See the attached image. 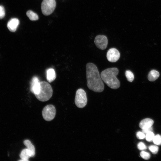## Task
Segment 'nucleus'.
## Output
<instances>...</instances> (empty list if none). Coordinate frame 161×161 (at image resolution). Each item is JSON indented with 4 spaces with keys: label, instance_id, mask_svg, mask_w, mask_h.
I'll use <instances>...</instances> for the list:
<instances>
[{
    "label": "nucleus",
    "instance_id": "1a4fd4ad",
    "mask_svg": "<svg viewBox=\"0 0 161 161\" xmlns=\"http://www.w3.org/2000/svg\"><path fill=\"white\" fill-rule=\"evenodd\" d=\"M40 82L37 76H34L32 79L30 88L31 92L35 95L38 94L40 89Z\"/></svg>",
    "mask_w": 161,
    "mask_h": 161
},
{
    "label": "nucleus",
    "instance_id": "39448f33",
    "mask_svg": "<svg viewBox=\"0 0 161 161\" xmlns=\"http://www.w3.org/2000/svg\"><path fill=\"white\" fill-rule=\"evenodd\" d=\"M56 5L55 0H43L41 4V10L44 15L48 16L54 10Z\"/></svg>",
    "mask_w": 161,
    "mask_h": 161
},
{
    "label": "nucleus",
    "instance_id": "f03ea898",
    "mask_svg": "<svg viewBox=\"0 0 161 161\" xmlns=\"http://www.w3.org/2000/svg\"><path fill=\"white\" fill-rule=\"evenodd\" d=\"M119 70L116 67L106 69L103 71L100 76L103 81L110 88L117 89L120 86V82L116 77Z\"/></svg>",
    "mask_w": 161,
    "mask_h": 161
},
{
    "label": "nucleus",
    "instance_id": "aec40b11",
    "mask_svg": "<svg viewBox=\"0 0 161 161\" xmlns=\"http://www.w3.org/2000/svg\"><path fill=\"white\" fill-rule=\"evenodd\" d=\"M149 149L153 154H155L158 152L159 148L157 145H151L149 147Z\"/></svg>",
    "mask_w": 161,
    "mask_h": 161
},
{
    "label": "nucleus",
    "instance_id": "20e7f679",
    "mask_svg": "<svg viewBox=\"0 0 161 161\" xmlns=\"http://www.w3.org/2000/svg\"><path fill=\"white\" fill-rule=\"evenodd\" d=\"M87 98L86 92L83 89L80 88L76 91L75 100V103L79 108L84 107L87 103Z\"/></svg>",
    "mask_w": 161,
    "mask_h": 161
},
{
    "label": "nucleus",
    "instance_id": "dca6fc26",
    "mask_svg": "<svg viewBox=\"0 0 161 161\" xmlns=\"http://www.w3.org/2000/svg\"><path fill=\"white\" fill-rule=\"evenodd\" d=\"M26 15L29 19L31 21H35L38 19V15L32 10H29L27 11Z\"/></svg>",
    "mask_w": 161,
    "mask_h": 161
},
{
    "label": "nucleus",
    "instance_id": "9b49d317",
    "mask_svg": "<svg viewBox=\"0 0 161 161\" xmlns=\"http://www.w3.org/2000/svg\"><path fill=\"white\" fill-rule=\"evenodd\" d=\"M31 152L27 148L23 149L21 151L20 157L21 160L19 161H28V159L30 157H33Z\"/></svg>",
    "mask_w": 161,
    "mask_h": 161
},
{
    "label": "nucleus",
    "instance_id": "f8f14e48",
    "mask_svg": "<svg viewBox=\"0 0 161 161\" xmlns=\"http://www.w3.org/2000/svg\"><path fill=\"white\" fill-rule=\"evenodd\" d=\"M154 122L150 118H145L142 120L140 123L139 126L142 129H144L152 126Z\"/></svg>",
    "mask_w": 161,
    "mask_h": 161
},
{
    "label": "nucleus",
    "instance_id": "393cba45",
    "mask_svg": "<svg viewBox=\"0 0 161 161\" xmlns=\"http://www.w3.org/2000/svg\"><path fill=\"white\" fill-rule=\"evenodd\" d=\"M142 131L144 134H146L150 132H153V129L151 126L150 127L142 129Z\"/></svg>",
    "mask_w": 161,
    "mask_h": 161
},
{
    "label": "nucleus",
    "instance_id": "a211bd4d",
    "mask_svg": "<svg viewBox=\"0 0 161 161\" xmlns=\"http://www.w3.org/2000/svg\"><path fill=\"white\" fill-rule=\"evenodd\" d=\"M154 143L158 145H161V136L157 134L154 136L153 140Z\"/></svg>",
    "mask_w": 161,
    "mask_h": 161
},
{
    "label": "nucleus",
    "instance_id": "4be33fe9",
    "mask_svg": "<svg viewBox=\"0 0 161 161\" xmlns=\"http://www.w3.org/2000/svg\"><path fill=\"white\" fill-rule=\"evenodd\" d=\"M5 16V11L4 7L0 5V19L4 18Z\"/></svg>",
    "mask_w": 161,
    "mask_h": 161
},
{
    "label": "nucleus",
    "instance_id": "7ed1b4c3",
    "mask_svg": "<svg viewBox=\"0 0 161 161\" xmlns=\"http://www.w3.org/2000/svg\"><path fill=\"white\" fill-rule=\"evenodd\" d=\"M53 90L52 86L45 81L40 82V89L38 94L35 95L39 101L45 102L49 100L52 97Z\"/></svg>",
    "mask_w": 161,
    "mask_h": 161
},
{
    "label": "nucleus",
    "instance_id": "b1692460",
    "mask_svg": "<svg viewBox=\"0 0 161 161\" xmlns=\"http://www.w3.org/2000/svg\"><path fill=\"white\" fill-rule=\"evenodd\" d=\"M138 148L140 150H143L146 148V146L143 142H141L138 143L137 145Z\"/></svg>",
    "mask_w": 161,
    "mask_h": 161
},
{
    "label": "nucleus",
    "instance_id": "423d86ee",
    "mask_svg": "<svg viewBox=\"0 0 161 161\" xmlns=\"http://www.w3.org/2000/svg\"><path fill=\"white\" fill-rule=\"evenodd\" d=\"M42 113L44 120L47 121H51L55 117V108L52 105H48L43 108Z\"/></svg>",
    "mask_w": 161,
    "mask_h": 161
},
{
    "label": "nucleus",
    "instance_id": "0eeeda50",
    "mask_svg": "<svg viewBox=\"0 0 161 161\" xmlns=\"http://www.w3.org/2000/svg\"><path fill=\"white\" fill-rule=\"evenodd\" d=\"M94 43L98 48L101 50H104L106 49L107 47L108 39L105 35H98L95 37Z\"/></svg>",
    "mask_w": 161,
    "mask_h": 161
},
{
    "label": "nucleus",
    "instance_id": "6ab92c4d",
    "mask_svg": "<svg viewBox=\"0 0 161 161\" xmlns=\"http://www.w3.org/2000/svg\"><path fill=\"white\" fill-rule=\"evenodd\" d=\"M154 137V134L153 132H149L146 134V140L148 141L151 142L153 140Z\"/></svg>",
    "mask_w": 161,
    "mask_h": 161
},
{
    "label": "nucleus",
    "instance_id": "2eb2a0df",
    "mask_svg": "<svg viewBox=\"0 0 161 161\" xmlns=\"http://www.w3.org/2000/svg\"><path fill=\"white\" fill-rule=\"evenodd\" d=\"M24 144L27 147V148L30 150L34 156L35 155V149L34 145L31 141L28 140H26L23 141Z\"/></svg>",
    "mask_w": 161,
    "mask_h": 161
},
{
    "label": "nucleus",
    "instance_id": "4468645a",
    "mask_svg": "<svg viewBox=\"0 0 161 161\" xmlns=\"http://www.w3.org/2000/svg\"><path fill=\"white\" fill-rule=\"evenodd\" d=\"M159 72L155 70H151L149 72L148 75V80L150 81H154L159 77Z\"/></svg>",
    "mask_w": 161,
    "mask_h": 161
},
{
    "label": "nucleus",
    "instance_id": "9d476101",
    "mask_svg": "<svg viewBox=\"0 0 161 161\" xmlns=\"http://www.w3.org/2000/svg\"><path fill=\"white\" fill-rule=\"evenodd\" d=\"M19 23V21L18 18H12L8 22L7 26L10 31L15 32L16 30Z\"/></svg>",
    "mask_w": 161,
    "mask_h": 161
},
{
    "label": "nucleus",
    "instance_id": "f3484780",
    "mask_svg": "<svg viewBox=\"0 0 161 161\" xmlns=\"http://www.w3.org/2000/svg\"><path fill=\"white\" fill-rule=\"evenodd\" d=\"M125 74L128 81L131 82L133 80L134 78V75L131 71L129 70H126Z\"/></svg>",
    "mask_w": 161,
    "mask_h": 161
},
{
    "label": "nucleus",
    "instance_id": "f257e3e1",
    "mask_svg": "<svg viewBox=\"0 0 161 161\" xmlns=\"http://www.w3.org/2000/svg\"><path fill=\"white\" fill-rule=\"evenodd\" d=\"M87 86L92 91L101 92L104 89L103 80L97 68L94 64L87 63L86 66Z\"/></svg>",
    "mask_w": 161,
    "mask_h": 161
},
{
    "label": "nucleus",
    "instance_id": "ddd939ff",
    "mask_svg": "<svg viewBox=\"0 0 161 161\" xmlns=\"http://www.w3.org/2000/svg\"><path fill=\"white\" fill-rule=\"evenodd\" d=\"M46 78L49 82H52L56 78V75L53 69L50 68L47 69L46 71Z\"/></svg>",
    "mask_w": 161,
    "mask_h": 161
},
{
    "label": "nucleus",
    "instance_id": "412c9836",
    "mask_svg": "<svg viewBox=\"0 0 161 161\" xmlns=\"http://www.w3.org/2000/svg\"><path fill=\"white\" fill-rule=\"evenodd\" d=\"M140 155L143 159L146 160L149 159L150 157V154L144 151H141L140 153Z\"/></svg>",
    "mask_w": 161,
    "mask_h": 161
},
{
    "label": "nucleus",
    "instance_id": "5701e85b",
    "mask_svg": "<svg viewBox=\"0 0 161 161\" xmlns=\"http://www.w3.org/2000/svg\"><path fill=\"white\" fill-rule=\"evenodd\" d=\"M137 138L139 139H142L145 137V134L143 132L138 131L136 134Z\"/></svg>",
    "mask_w": 161,
    "mask_h": 161
},
{
    "label": "nucleus",
    "instance_id": "6e6552de",
    "mask_svg": "<svg viewBox=\"0 0 161 161\" xmlns=\"http://www.w3.org/2000/svg\"><path fill=\"white\" fill-rule=\"evenodd\" d=\"M120 52L115 48L109 49L106 54V58L108 60L111 62L117 61L120 58Z\"/></svg>",
    "mask_w": 161,
    "mask_h": 161
}]
</instances>
